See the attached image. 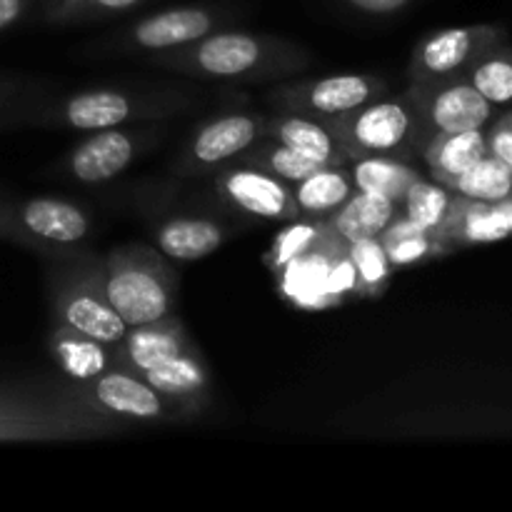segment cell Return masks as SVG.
<instances>
[{
  "instance_id": "cell-15",
  "label": "cell",
  "mask_w": 512,
  "mask_h": 512,
  "mask_svg": "<svg viewBox=\"0 0 512 512\" xmlns=\"http://www.w3.org/2000/svg\"><path fill=\"white\" fill-rule=\"evenodd\" d=\"M13 215L15 233H28L50 245H75L88 238L90 218L73 203L58 198L25 200Z\"/></svg>"
},
{
  "instance_id": "cell-8",
  "label": "cell",
  "mask_w": 512,
  "mask_h": 512,
  "mask_svg": "<svg viewBox=\"0 0 512 512\" xmlns=\"http://www.w3.org/2000/svg\"><path fill=\"white\" fill-rule=\"evenodd\" d=\"M385 93H388V83L378 75L343 73L320 80H305L298 85H283L275 93H270V100L288 113L330 120L350 113V110H358L360 105L370 103Z\"/></svg>"
},
{
  "instance_id": "cell-35",
  "label": "cell",
  "mask_w": 512,
  "mask_h": 512,
  "mask_svg": "<svg viewBox=\"0 0 512 512\" xmlns=\"http://www.w3.org/2000/svg\"><path fill=\"white\" fill-rule=\"evenodd\" d=\"M343 3L368 15H395L413 5L415 0H343Z\"/></svg>"
},
{
  "instance_id": "cell-29",
  "label": "cell",
  "mask_w": 512,
  "mask_h": 512,
  "mask_svg": "<svg viewBox=\"0 0 512 512\" xmlns=\"http://www.w3.org/2000/svg\"><path fill=\"white\" fill-rule=\"evenodd\" d=\"M463 78L483 95L495 108L512 105V45H495L485 55H480L473 65L463 73Z\"/></svg>"
},
{
  "instance_id": "cell-28",
  "label": "cell",
  "mask_w": 512,
  "mask_h": 512,
  "mask_svg": "<svg viewBox=\"0 0 512 512\" xmlns=\"http://www.w3.org/2000/svg\"><path fill=\"white\" fill-rule=\"evenodd\" d=\"M455 203H458V195L453 190L423 175L405 193L403 203H400V213L413 220L415 225H420V228L433 230L435 235H440V230L445 228V223L453 215Z\"/></svg>"
},
{
  "instance_id": "cell-5",
  "label": "cell",
  "mask_w": 512,
  "mask_h": 512,
  "mask_svg": "<svg viewBox=\"0 0 512 512\" xmlns=\"http://www.w3.org/2000/svg\"><path fill=\"white\" fill-rule=\"evenodd\" d=\"M508 40V25L475 23L443 28L415 45L408 63L410 83H430L463 75L480 55Z\"/></svg>"
},
{
  "instance_id": "cell-19",
  "label": "cell",
  "mask_w": 512,
  "mask_h": 512,
  "mask_svg": "<svg viewBox=\"0 0 512 512\" xmlns=\"http://www.w3.org/2000/svg\"><path fill=\"white\" fill-rule=\"evenodd\" d=\"M73 425L60 410L45 408L28 395L0 388V440H43L63 438Z\"/></svg>"
},
{
  "instance_id": "cell-38",
  "label": "cell",
  "mask_w": 512,
  "mask_h": 512,
  "mask_svg": "<svg viewBox=\"0 0 512 512\" xmlns=\"http://www.w3.org/2000/svg\"><path fill=\"white\" fill-rule=\"evenodd\" d=\"M510 198H512V193H510Z\"/></svg>"
},
{
  "instance_id": "cell-6",
  "label": "cell",
  "mask_w": 512,
  "mask_h": 512,
  "mask_svg": "<svg viewBox=\"0 0 512 512\" xmlns=\"http://www.w3.org/2000/svg\"><path fill=\"white\" fill-rule=\"evenodd\" d=\"M53 318L105 345L120 343L128 333V325L105 295L103 268L60 275L53 288Z\"/></svg>"
},
{
  "instance_id": "cell-17",
  "label": "cell",
  "mask_w": 512,
  "mask_h": 512,
  "mask_svg": "<svg viewBox=\"0 0 512 512\" xmlns=\"http://www.w3.org/2000/svg\"><path fill=\"white\" fill-rule=\"evenodd\" d=\"M263 138L278 140V143L288 145L305 158H313L323 165H350L343 143L335 138L328 123L310 118V115L288 113V110L265 115Z\"/></svg>"
},
{
  "instance_id": "cell-14",
  "label": "cell",
  "mask_w": 512,
  "mask_h": 512,
  "mask_svg": "<svg viewBox=\"0 0 512 512\" xmlns=\"http://www.w3.org/2000/svg\"><path fill=\"white\" fill-rule=\"evenodd\" d=\"M135 153H138V140L133 130H95V135L83 140L70 153L68 173L85 185L105 183V180L118 178L133 163Z\"/></svg>"
},
{
  "instance_id": "cell-36",
  "label": "cell",
  "mask_w": 512,
  "mask_h": 512,
  "mask_svg": "<svg viewBox=\"0 0 512 512\" xmlns=\"http://www.w3.org/2000/svg\"><path fill=\"white\" fill-rule=\"evenodd\" d=\"M33 0H0V30L10 28L28 13Z\"/></svg>"
},
{
  "instance_id": "cell-12",
  "label": "cell",
  "mask_w": 512,
  "mask_h": 512,
  "mask_svg": "<svg viewBox=\"0 0 512 512\" xmlns=\"http://www.w3.org/2000/svg\"><path fill=\"white\" fill-rule=\"evenodd\" d=\"M220 193L248 215L275 223H293L300 218V210L295 205L293 188L273 175L255 168H225L218 178Z\"/></svg>"
},
{
  "instance_id": "cell-3",
  "label": "cell",
  "mask_w": 512,
  "mask_h": 512,
  "mask_svg": "<svg viewBox=\"0 0 512 512\" xmlns=\"http://www.w3.org/2000/svg\"><path fill=\"white\" fill-rule=\"evenodd\" d=\"M343 143L348 158L360 155H393L413 163L423 153V128L418 105L410 90L400 95H380L358 110L323 120Z\"/></svg>"
},
{
  "instance_id": "cell-30",
  "label": "cell",
  "mask_w": 512,
  "mask_h": 512,
  "mask_svg": "<svg viewBox=\"0 0 512 512\" xmlns=\"http://www.w3.org/2000/svg\"><path fill=\"white\" fill-rule=\"evenodd\" d=\"M445 188L475 203H500V200H508L512 193V170L503 160L488 153L463 175L445 183Z\"/></svg>"
},
{
  "instance_id": "cell-4",
  "label": "cell",
  "mask_w": 512,
  "mask_h": 512,
  "mask_svg": "<svg viewBox=\"0 0 512 512\" xmlns=\"http://www.w3.org/2000/svg\"><path fill=\"white\" fill-rule=\"evenodd\" d=\"M280 273L283 290L305 308H320L353 293V268L348 260V243L325 223L323 233L303 255L285 265Z\"/></svg>"
},
{
  "instance_id": "cell-33",
  "label": "cell",
  "mask_w": 512,
  "mask_h": 512,
  "mask_svg": "<svg viewBox=\"0 0 512 512\" xmlns=\"http://www.w3.org/2000/svg\"><path fill=\"white\" fill-rule=\"evenodd\" d=\"M323 228H325V220H310V218L293 220V225H290L288 230H283V233L275 238V243L270 245L268 255H265V263L270 265L273 273H280L285 265L293 263L298 255H303L305 250L318 240V235L323 233Z\"/></svg>"
},
{
  "instance_id": "cell-25",
  "label": "cell",
  "mask_w": 512,
  "mask_h": 512,
  "mask_svg": "<svg viewBox=\"0 0 512 512\" xmlns=\"http://www.w3.org/2000/svg\"><path fill=\"white\" fill-rule=\"evenodd\" d=\"M380 243H383L385 255H388L390 265L395 270L413 268V265L425 263V260H433L438 255L450 253L448 245L433 230L420 228L413 220L405 218L403 213L380 233Z\"/></svg>"
},
{
  "instance_id": "cell-7",
  "label": "cell",
  "mask_w": 512,
  "mask_h": 512,
  "mask_svg": "<svg viewBox=\"0 0 512 512\" xmlns=\"http://www.w3.org/2000/svg\"><path fill=\"white\" fill-rule=\"evenodd\" d=\"M408 90L418 105L425 143L443 133L488 128L498 115V108L488 103L463 75L430 80V83H410Z\"/></svg>"
},
{
  "instance_id": "cell-11",
  "label": "cell",
  "mask_w": 512,
  "mask_h": 512,
  "mask_svg": "<svg viewBox=\"0 0 512 512\" xmlns=\"http://www.w3.org/2000/svg\"><path fill=\"white\" fill-rule=\"evenodd\" d=\"M85 393L90 395L95 405H100L108 413L120 415V418L133 420H173L183 410L165 400L155 388H150L140 375L128 373V370H105L85 383Z\"/></svg>"
},
{
  "instance_id": "cell-20",
  "label": "cell",
  "mask_w": 512,
  "mask_h": 512,
  "mask_svg": "<svg viewBox=\"0 0 512 512\" xmlns=\"http://www.w3.org/2000/svg\"><path fill=\"white\" fill-rule=\"evenodd\" d=\"M485 155H488V135H485V128H480L435 135L425 143L420 158H423L430 178L445 185L473 168L475 163H480Z\"/></svg>"
},
{
  "instance_id": "cell-18",
  "label": "cell",
  "mask_w": 512,
  "mask_h": 512,
  "mask_svg": "<svg viewBox=\"0 0 512 512\" xmlns=\"http://www.w3.org/2000/svg\"><path fill=\"white\" fill-rule=\"evenodd\" d=\"M140 378L150 388L158 390L165 400L178 405L183 413H195L208 400L210 375L203 358H200L193 345L188 350H183V353L175 355V358L145 370Z\"/></svg>"
},
{
  "instance_id": "cell-9",
  "label": "cell",
  "mask_w": 512,
  "mask_h": 512,
  "mask_svg": "<svg viewBox=\"0 0 512 512\" xmlns=\"http://www.w3.org/2000/svg\"><path fill=\"white\" fill-rule=\"evenodd\" d=\"M223 20V13L210 5H178V8L160 10L138 20L123 33V48L128 50H150V53H165V50L183 48L213 33Z\"/></svg>"
},
{
  "instance_id": "cell-1",
  "label": "cell",
  "mask_w": 512,
  "mask_h": 512,
  "mask_svg": "<svg viewBox=\"0 0 512 512\" xmlns=\"http://www.w3.org/2000/svg\"><path fill=\"white\" fill-rule=\"evenodd\" d=\"M155 63L205 80H265L288 75L308 63V55L268 35L223 30L170 50L168 55L155 58Z\"/></svg>"
},
{
  "instance_id": "cell-31",
  "label": "cell",
  "mask_w": 512,
  "mask_h": 512,
  "mask_svg": "<svg viewBox=\"0 0 512 512\" xmlns=\"http://www.w3.org/2000/svg\"><path fill=\"white\" fill-rule=\"evenodd\" d=\"M348 260L353 268V293L363 298H378L385 293L390 278H393V265L385 255L380 238H363L348 243Z\"/></svg>"
},
{
  "instance_id": "cell-22",
  "label": "cell",
  "mask_w": 512,
  "mask_h": 512,
  "mask_svg": "<svg viewBox=\"0 0 512 512\" xmlns=\"http://www.w3.org/2000/svg\"><path fill=\"white\" fill-rule=\"evenodd\" d=\"M228 228L208 218H173L155 233L158 250L180 263L208 258L228 240Z\"/></svg>"
},
{
  "instance_id": "cell-13",
  "label": "cell",
  "mask_w": 512,
  "mask_h": 512,
  "mask_svg": "<svg viewBox=\"0 0 512 512\" xmlns=\"http://www.w3.org/2000/svg\"><path fill=\"white\" fill-rule=\"evenodd\" d=\"M115 348V365L128 373L143 375L145 370L155 368V365L165 363V360L175 358L178 353L190 348L188 333H185L180 318L168 315L155 323L138 325V328H128L125 338L113 345Z\"/></svg>"
},
{
  "instance_id": "cell-23",
  "label": "cell",
  "mask_w": 512,
  "mask_h": 512,
  "mask_svg": "<svg viewBox=\"0 0 512 512\" xmlns=\"http://www.w3.org/2000/svg\"><path fill=\"white\" fill-rule=\"evenodd\" d=\"M400 215V203L385 198V195L375 193H358L355 190L353 198L338 210V213L330 215L325 223L330 225L338 238H343L345 243H355V240L363 238H380L385 228L393 223Z\"/></svg>"
},
{
  "instance_id": "cell-24",
  "label": "cell",
  "mask_w": 512,
  "mask_h": 512,
  "mask_svg": "<svg viewBox=\"0 0 512 512\" xmlns=\"http://www.w3.org/2000/svg\"><path fill=\"white\" fill-rule=\"evenodd\" d=\"M350 175L358 193H375L403 203L410 185L425 173H420L410 160L393 158V155H360L350 160Z\"/></svg>"
},
{
  "instance_id": "cell-21",
  "label": "cell",
  "mask_w": 512,
  "mask_h": 512,
  "mask_svg": "<svg viewBox=\"0 0 512 512\" xmlns=\"http://www.w3.org/2000/svg\"><path fill=\"white\" fill-rule=\"evenodd\" d=\"M290 188H293V198L300 210V218L310 220H328L330 215L338 213L355 195L353 175H350L348 165L320 168L318 173L308 175V178L290 185Z\"/></svg>"
},
{
  "instance_id": "cell-34",
  "label": "cell",
  "mask_w": 512,
  "mask_h": 512,
  "mask_svg": "<svg viewBox=\"0 0 512 512\" xmlns=\"http://www.w3.org/2000/svg\"><path fill=\"white\" fill-rule=\"evenodd\" d=\"M485 135H488V153L503 160L512 170V110L495 115L493 123L485 128Z\"/></svg>"
},
{
  "instance_id": "cell-37",
  "label": "cell",
  "mask_w": 512,
  "mask_h": 512,
  "mask_svg": "<svg viewBox=\"0 0 512 512\" xmlns=\"http://www.w3.org/2000/svg\"><path fill=\"white\" fill-rule=\"evenodd\" d=\"M10 233H15L13 215H10V210H5L3 203H0V235H10Z\"/></svg>"
},
{
  "instance_id": "cell-2",
  "label": "cell",
  "mask_w": 512,
  "mask_h": 512,
  "mask_svg": "<svg viewBox=\"0 0 512 512\" xmlns=\"http://www.w3.org/2000/svg\"><path fill=\"white\" fill-rule=\"evenodd\" d=\"M103 288L128 328L173 315L175 275L163 255L143 243L110 250L103 263Z\"/></svg>"
},
{
  "instance_id": "cell-32",
  "label": "cell",
  "mask_w": 512,
  "mask_h": 512,
  "mask_svg": "<svg viewBox=\"0 0 512 512\" xmlns=\"http://www.w3.org/2000/svg\"><path fill=\"white\" fill-rule=\"evenodd\" d=\"M148 0H43V18L55 25L90 23L140 8Z\"/></svg>"
},
{
  "instance_id": "cell-16",
  "label": "cell",
  "mask_w": 512,
  "mask_h": 512,
  "mask_svg": "<svg viewBox=\"0 0 512 512\" xmlns=\"http://www.w3.org/2000/svg\"><path fill=\"white\" fill-rule=\"evenodd\" d=\"M148 105L120 90H88L65 100L53 110V120L75 130L120 128L140 115H150Z\"/></svg>"
},
{
  "instance_id": "cell-27",
  "label": "cell",
  "mask_w": 512,
  "mask_h": 512,
  "mask_svg": "<svg viewBox=\"0 0 512 512\" xmlns=\"http://www.w3.org/2000/svg\"><path fill=\"white\" fill-rule=\"evenodd\" d=\"M235 160H238V165H243V168L263 170V173L273 175V178L283 180V183L288 185L300 183V180L308 178V175L318 173L320 168H328V165L318 163V160L313 158H305L298 150L288 148V145L270 138H260L258 143H253L248 150H243Z\"/></svg>"
},
{
  "instance_id": "cell-10",
  "label": "cell",
  "mask_w": 512,
  "mask_h": 512,
  "mask_svg": "<svg viewBox=\"0 0 512 512\" xmlns=\"http://www.w3.org/2000/svg\"><path fill=\"white\" fill-rule=\"evenodd\" d=\"M263 123L265 115L255 113H228L210 120L185 148L183 168L188 175H200L230 163L263 138Z\"/></svg>"
},
{
  "instance_id": "cell-26",
  "label": "cell",
  "mask_w": 512,
  "mask_h": 512,
  "mask_svg": "<svg viewBox=\"0 0 512 512\" xmlns=\"http://www.w3.org/2000/svg\"><path fill=\"white\" fill-rule=\"evenodd\" d=\"M113 345L98 343V340L88 338V335L78 333V330L68 328V325H53V333H50V350H53V358L58 360L60 368L68 375H73L75 380H93L95 375L105 373L108 368V350Z\"/></svg>"
}]
</instances>
